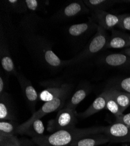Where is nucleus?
I'll list each match as a JSON object with an SVG mask.
<instances>
[{
    "instance_id": "nucleus-1",
    "label": "nucleus",
    "mask_w": 130,
    "mask_h": 146,
    "mask_svg": "<svg viewBox=\"0 0 130 146\" xmlns=\"http://www.w3.org/2000/svg\"><path fill=\"white\" fill-rule=\"evenodd\" d=\"M40 18L32 13L22 20L18 28V36L27 50L38 62L51 70L66 66V61L59 58L52 50L50 42L36 34V25Z\"/></svg>"
},
{
    "instance_id": "nucleus-29",
    "label": "nucleus",
    "mask_w": 130,
    "mask_h": 146,
    "mask_svg": "<svg viewBox=\"0 0 130 146\" xmlns=\"http://www.w3.org/2000/svg\"><path fill=\"white\" fill-rule=\"evenodd\" d=\"M115 123H120L130 127V113L115 117Z\"/></svg>"
},
{
    "instance_id": "nucleus-7",
    "label": "nucleus",
    "mask_w": 130,
    "mask_h": 146,
    "mask_svg": "<svg viewBox=\"0 0 130 146\" xmlns=\"http://www.w3.org/2000/svg\"><path fill=\"white\" fill-rule=\"evenodd\" d=\"M22 90V92L25 97L26 103L33 113L35 112V106L39 100V95L33 87L32 82L20 73H18L16 76Z\"/></svg>"
},
{
    "instance_id": "nucleus-9",
    "label": "nucleus",
    "mask_w": 130,
    "mask_h": 146,
    "mask_svg": "<svg viewBox=\"0 0 130 146\" xmlns=\"http://www.w3.org/2000/svg\"><path fill=\"white\" fill-rule=\"evenodd\" d=\"M0 60L1 66L8 75L17 76L18 72L16 70L14 61L11 57L10 48L6 40L0 37Z\"/></svg>"
},
{
    "instance_id": "nucleus-25",
    "label": "nucleus",
    "mask_w": 130,
    "mask_h": 146,
    "mask_svg": "<svg viewBox=\"0 0 130 146\" xmlns=\"http://www.w3.org/2000/svg\"><path fill=\"white\" fill-rule=\"evenodd\" d=\"M0 144L4 146H20L19 140L15 135H0Z\"/></svg>"
},
{
    "instance_id": "nucleus-14",
    "label": "nucleus",
    "mask_w": 130,
    "mask_h": 146,
    "mask_svg": "<svg viewBox=\"0 0 130 146\" xmlns=\"http://www.w3.org/2000/svg\"><path fill=\"white\" fill-rule=\"evenodd\" d=\"M130 47V35L120 31L112 30L110 38L106 48H123Z\"/></svg>"
},
{
    "instance_id": "nucleus-32",
    "label": "nucleus",
    "mask_w": 130,
    "mask_h": 146,
    "mask_svg": "<svg viewBox=\"0 0 130 146\" xmlns=\"http://www.w3.org/2000/svg\"><path fill=\"white\" fill-rule=\"evenodd\" d=\"M127 2H128L130 4V1H127Z\"/></svg>"
},
{
    "instance_id": "nucleus-16",
    "label": "nucleus",
    "mask_w": 130,
    "mask_h": 146,
    "mask_svg": "<svg viewBox=\"0 0 130 146\" xmlns=\"http://www.w3.org/2000/svg\"><path fill=\"white\" fill-rule=\"evenodd\" d=\"M107 95L108 91L106 90L104 91L94 100L93 103L84 112L77 115H78L79 117L82 119H85L103 110V109L106 108V101H107Z\"/></svg>"
},
{
    "instance_id": "nucleus-3",
    "label": "nucleus",
    "mask_w": 130,
    "mask_h": 146,
    "mask_svg": "<svg viewBox=\"0 0 130 146\" xmlns=\"http://www.w3.org/2000/svg\"><path fill=\"white\" fill-rule=\"evenodd\" d=\"M108 35L106 30L98 26L97 32L94 37L79 54L73 58L67 60L66 66L73 65L87 60L93 55L97 54L104 48H106L108 40Z\"/></svg>"
},
{
    "instance_id": "nucleus-20",
    "label": "nucleus",
    "mask_w": 130,
    "mask_h": 146,
    "mask_svg": "<svg viewBox=\"0 0 130 146\" xmlns=\"http://www.w3.org/2000/svg\"><path fill=\"white\" fill-rule=\"evenodd\" d=\"M89 89L86 87L79 88L70 98L65 107L75 111L77 106L83 101L89 92Z\"/></svg>"
},
{
    "instance_id": "nucleus-12",
    "label": "nucleus",
    "mask_w": 130,
    "mask_h": 146,
    "mask_svg": "<svg viewBox=\"0 0 130 146\" xmlns=\"http://www.w3.org/2000/svg\"><path fill=\"white\" fill-rule=\"evenodd\" d=\"M0 119L1 121L16 119L13 101L10 95L6 92L0 95Z\"/></svg>"
},
{
    "instance_id": "nucleus-15",
    "label": "nucleus",
    "mask_w": 130,
    "mask_h": 146,
    "mask_svg": "<svg viewBox=\"0 0 130 146\" xmlns=\"http://www.w3.org/2000/svg\"><path fill=\"white\" fill-rule=\"evenodd\" d=\"M110 142L109 137L104 133H99L78 139L70 144L71 146H97Z\"/></svg>"
},
{
    "instance_id": "nucleus-8",
    "label": "nucleus",
    "mask_w": 130,
    "mask_h": 146,
    "mask_svg": "<svg viewBox=\"0 0 130 146\" xmlns=\"http://www.w3.org/2000/svg\"><path fill=\"white\" fill-rule=\"evenodd\" d=\"M92 20L97 22L98 25L105 30H113L119 25L121 17L108 13L103 10L92 11Z\"/></svg>"
},
{
    "instance_id": "nucleus-13",
    "label": "nucleus",
    "mask_w": 130,
    "mask_h": 146,
    "mask_svg": "<svg viewBox=\"0 0 130 146\" xmlns=\"http://www.w3.org/2000/svg\"><path fill=\"white\" fill-rule=\"evenodd\" d=\"M98 25L94 23L92 19L89 18V21L85 23L74 24L69 27L67 30L69 37L74 39L83 38L92 30L98 29Z\"/></svg>"
},
{
    "instance_id": "nucleus-27",
    "label": "nucleus",
    "mask_w": 130,
    "mask_h": 146,
    "mask_svg": "<svg viewBox=\"0 0 130 146\" xmlns=\"http://www.w3.org/2000/svg\"><path fill=\"white\" fill-rule=\"evenodd\" d=\"M112 88L130 94V77L118 81Z\"/></svg>"
},
{
    "instance_id": "nucleus-17",
    "label": "nucleus",
    "mask_w": 130,
    "mask_h": 146,
    "mask_svg": "<svg viewBox=\"0 0 130 146\" xmlns=\"http://www.w3.org/2000/svg\"><path fill=\"white\" fill-rule=\"evenodd\" d=\"M103 62L112 67H127L130 66V57L124 53H113L105 56Z\"/></svg>"
},
{
    "instance_id": "nucleus-19",
    "label": "nucleus",
    "mask_w": 130,
    "mask_h": 146,
    "mask_svg": "<svg viewBox=\"0 0 130 146\" xmlns=\"http://www.w3.org/2000/svg\"><path fill=\"white\" fill-rule=\"evenodd\" d=\"M4 8L7 12L23 14L28 11V9L24 0H8L2 1Z\"/></svg>"
},
{
    "instance_id": "nucleus-4",
    "label": "nucleus",
    "mask_w": 130,
    "mask_h": 146,
    "mask_svg": "<svg viewBox=\"0 0 130 146\" xmlns=\"http://www.w3.org/2000/svg\"><path fill=\"white\" fill-rule=\"evenodd\" d=\"M70 90L71 89L66 91L60 96H59L57 98L51 101L44 102V105L38 111L33 113L32 116L27 121L19 125L16 129V134L21 135L22 132L27 129L35 120L41 119L44 116L61 109L65 104Z\"/></svg>"
},
{
    "instance_id": "nucleus-5",
    "label": "nucleus",
    "mask_w": 130,
    "mask_h": 146,
    "mask_svg": "<svg viewBox=\"0 0 130 146\" xmlns=\"http://www.w3.org/2000/svg\"><path fill=\"white\" fill-rule=\"evenodd\" d=\"M75 111L64 107L59 111L56 117L50 120L48 124V130L54 132L60 130L75 127L77 122Z\"/></svg>"
},
{
    "instance_id": "nucleus-18",
    "label": "nucleus",
    "mask_w": 130,
    "mask_h": 146,
    "mask_svg": "<svg viewBox=\"0 0 130 146\" xmlns=\"http://www.w3.org/2000/svg\"><path fill=\"white\" fill-rule=\"evenodd\" d=\"M109 90L111 95L120 106L121 112L123 113L127 108L130 106V94L112 87L109 88Z\"/></svg>"
},
{
    "instance_id": "nucleus-23",
    "label": "nucleus",
    "mask_w": 130,
    "mask_h": 146,
    "mask_svg": "<svg viewBox=\"0 0 130 146\" xmlns=\"http://www.w3.org/2000/svg\"><path fill=\"white\" fill-rule=\"evenodd\" d=\"M19 124L13 120L0 121V135H15Z\"/></svg>"
},
{
    "instance_id": "nucleus-22",
    "label": "nucleus",
    "mask_w": 130,
    "mask_h": 146,
    "mask_svg": "<svg viewBox=\"0 0 130 146\" xmlns=\"http://www.w3.org/2000/svg\"><path fill=\"white\" fill-rule=\"evenodd\" d=\"M83 1L91 11L94 10L105 11L112 7L117 2L110 0H84Z\"/></svg>"
},
{
    "instance_id": "nucleus-24",
    "label": "nucleus",
    "mask_w": 130,
    "mask_h": 146,
    "mask_svg": "<svg viewBox=\"0 0 130 146\" xmlns=\"http://www.w3.org/2000/svg\"><path fill=\"white\" fill-rule=\"evenodd\" d=\"M108 95H107V101H106V108L113 113L115 117L119 116L123 114L121 112L120 106L116 102L113 97L111 95L109 89H107Z\"/></svg>"
},
{
    "instance_id": "nucleus-10",
    "label": "nucleus",
    "mask_w": 130,
    "mask_h": 146,
    "mask_svg": "<svg viewBox=\"0 0 130 146\" xmlns=\"http://www.w3.org/2000/svg\"><path fill=\"white\" fill-rule=\"evenodd\" d=\"M89 9L86 6L84 1H74L69 4L61 9L56 15L58 19H66L79 16L89 13Z\"/></svg>"
},
{
    "instance_id": "nucleus-11",
    "label": "nucleus",
    "mask_w": 130,
    "mask_h": 146,
    "mask_svg": "<svg viewBox=\"0 0 130 146\" xmlns=\"http://www.w3.org/2000/svg\"><path fill=\"white\" fill-rule=\"evenodd\" d=\"M69 89L71 86L69 84L59 82H51L39 94V100L44 102L51 101Z\"/></svg>"
},
{
    "instance_id": "nucleus-21",
    "label": "nucleus",
    "mask_w": 130,
    "mask_h": 146,
    "mask_svg": "<svg viewBox=\"0 0 130 146\" xmlns=\"http://www.w3.org/2000/svg\"><path fill=\"white\" fill-rule=\"evenodd\" d=\"M45 127L42 120L39 119L33 121L32 123L21 135H26L32 137H38L43 136Z\"/></svg>"
},
{
    "instance_id": "nucleus-31",
    "label": "nucleus",
    "mask_w": 130,
    "mask_h": 146,
    "mask_svg": "<svg viewBox=\"0 0 130 146\" xmlns=\"http://www.w3.org/2000/svg\"><path fill=\"white\" fill-rule=\"evenodd\" d=\"M123 53H124V54H126L127 56H128V57H130V47L126 48L125 49L123 50Z\"/></svg>"
},
{
    "instance_id": "nucleus-33",
    "label": "nucleus",
    "mask_w": 130,
    "mask_h": 146,
    "mask_svg": "<svg viewBox=\"0 0 130 146\" xmlns=\"http://www.w3.org/2000/svg\"><path fill=\"white\" fill-rule=\"evenodd\" d=\"M0 146H4V145H1V144H0Z\"/></svg>"
},
{
    "instance_id": "nucleus-6",
    "label": "nucleus",
    "mask_w": 130,
    "mask_h": 146,
    "mask_svg": "<svg viewBox=\"0 0 130 146\" xmlns=\"http://www.w3.org/2000/svg\"><path fill=\"white\" fill-rule=\"evenodd\" d=\"M110 139V142H130V127L120 123H115L104 128L103 133Z\"/></svg>"
},
{
    "instance_id": "nucleus-28",
    "label": "nucleus",
    "mask_w": 130,
    "mask_h": 146,
    "mask_svg": "<svg viewBox=\"0 0 130 146\" xmlns=\"http://www.w3.org/2000/svg\"><path fill=\"white\" fill-rule=\"evenodd\" d=\"M120 17V22L117 27L122 29L130 31V14H123Z\"/></svg>"
},
{
    "instance_id": "nucleus-26",
    "label": "nucleus",
    "mask_w": 130,
    "mask_h": 146,
    "mask_svg": "<svg viewBox=\"0 0 130 146\" xmlns=\"http://www.w3.org/2000/svg\"><path fill=\"white\" fill-rule=\"evenodd\" d=\"M25 1L28 9V11H31L32 13L38 11H42L44 7V3L40 1H37V0H25Z\"/></svg>"
},
{
    "instance_id": "nucleus-30",
    "label": "nucleus",
    "mask_w": 130,
    "mask_h": 146,
    "mask_svg": "<svg viewBox=\"0 0 130 146\" xmlns=\"http://www.w3.org/2000/svg\"><path fill=\"white\" fill-rule=\"evenodd\" d=\"M7 87V80L5 77L1 75L0 77V95L5 92V89Z\"/></svg>"
},
{
    "instance_id": "nucleus-2",
    "label": "nucleus",
    "mask_w": 130,
    "mask_h": 146,
    "mask_svg": "<svg viewBox=\"0 0 130 146\" xmlns=\"http://www.w3.org/2000/svg\"><path fill=\"white\" fill-rule=\"evenodd\" d=\"M105 127L78 129L73 127L60 130L49 135L33 137V141L39 146H67L74 141L99 133H103Z\"/></svg>"
}]
</instances>
